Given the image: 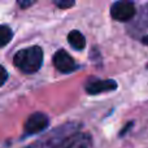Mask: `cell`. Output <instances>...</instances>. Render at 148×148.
<instances>
[{
    "mask_svg": "<svg viewBox=\"0 0 148 148\" xmlns=\"http://www.w3.org/2000/svg\"><path fill=\"white\" fill-rule=\"evenodd\" d=\"M55 5L60 9H68V8H72L75 5L74 0H55Z\"/></svg>",
    "mask_w": 148,
    "mask_h": 148,
    "instance_id": "obj_9",
    "label": "cell"
},
{
    "mask_svg": "<svg viewBox=\"0 0 148 148\" xmlns=\"http://www.w3.org/2000/svg\"><path fill=\"white\" fill-rule=\"evenodd\" d=\"M73 131L72 126H66L65 127V131L61 133L59 135V130H55L53 133L51 134V136H48L47 139H43V140H39L36 143L30 144L26 148H69L68 144L69 142V135Z\"/></svg>",
    "mask_w": 148,
    "mask_h": 148,
    "instance_id": "obj_2",
    "label": "cell"
},
{
    "mask_svg": "<svg viewBox=\"0 0 148 148\" xmlns=\"http://www.w3.org/2000/svg\"><path fill=\"white\" fill-rule=\"evenodd\" d=\"M68 40H69L70 46L77 51H82L86 47V38L84 35L78 30H72L68 35Z\"/></svg>",
    "mask_w": 148,
    "mask_h": 148,
    "instance_id": "obj_7",
    "label": "cell"
},
{
    "mask_svg": "<svg viewBox=\"0 0 148 148\" xmlns=\"http://www.w3.org/2000/svg\"><path fill=\"white\" fill-rule=\"evenodd\" d=\"M13 64L22 73H36L43 65V49L39 46L20 49L13 57Z\"/></svg>",
    "mask_w": 148,
    "mask_h": 148,
    "instance_id": "obj_1",
    "label": "cell"
},
{
    "mask_svg": "<svg viewBox=\"0 0 148 148\" xmlns=\"http://www.w3.org/2000/svg\"><path fill=\"white\" fill-rule=\"evenodd\" d=\"M135 4L133 1H116L110 7V16L120 22H127L135 16Z\"/></svg>",
    "mask_w": 148,
    "mask_h": 148,
    "instance_id": "obj_4",
    "label": "cell"
},
{
    "mask_svg": "<svg viewBox=\"0 0 148 148\" xmlns=\"http://www.w3.org/2000/svg\"><path fill=\"white\" fill-rule=\"evenodd\" d=\"M13 38V31L9 26L0 25V48L7 46Z\"/></svg>",
    "mask_w": 148,
    "mask_h": 148,
    "instance_id": "obj_8",
    "label": "cell"
},
{
    "mask_svg": "<svg viewBox=\"0 0 148 148\" xmlns=\"http://www.w3.org/2000/svg\"><path fill=\"white\" fill-rule=\"evenodd\" d=\"M49 125V118L46 113L36 112L33 113L30 117L26 120L25 126H23V133L26 136L35 135V134L43 133Z\"/></svg>",
    "mask_w": 148,
    "mask_h": 148,
    "instance_id": "obj_3",
    "label": "cell"
},
{
    "mask_svg": "<svg viewBox=\"0 0 148 148\" xmlns=\"http://www.w3.org/2000/svg\"><path fill=\"white\" fill-rule=\"evenodd\" d=\"M118 84L114 79H95L86 83L84 90L88 95H97L103 92H110L117 90Z\"/></svg>",
    "mask_w": 148,
    "mask_h": 148,
    "instance_id": "obj_6",
    "label": "cell"
},
{
    "mask_svg": "<svg viewBox=\"0 0 148 148\" xmlns=\"http://www.w3.org/2000/svg\"><path fill=\"white\" fill-rule=\"evenodd\" d=\"M142 43H143L144 46H148V34H147V35H144L143 38H142Z\"/></svg>",
    "mask_w": 148,
    "mask_h": 148,
    "instance_id": "obj_13",
    "label": "cell"
},
{
    "mask_svg": "<svg viewBox=\"0 0 148 148\" xmlns=\"http://www.w3.org/2000/svg\"><path fill=\"white\" fill-rule=\"evenodd\" d=\"M7 79H8V72L5 70L4 66H1V65H0V87H1L3 84L7 82Z\"/></svg>",
    "mask_w": 148,
    "mask_h": 148,
    "instance_id": "obj_10",
    "label": "cell"
},
{
    "mask_svg": "<svg viewBox=\"0 0 148 148\" xmlns=\"http://www.w3.org/2000/svg\"><path fill=\"white\" fill-rule=\"evenodd\" d=\"M131 127H133V122H129L127 125H126L125 127H123L122 130L120 131V134H118V136H123V135H125V133H126V131H127V130H130Z\"/></svg>",
    "mask_w": 148,
    "mask_h": 148,
    "instance_id": "obj_11",
    "label": "cell"
},
{
    "mask_svg": "<svg viewBox=\"0 0 148 148\" xmlns=\"http://www.w3.org/2000/svg\"><path fill=\"white\" fill-rule=\"evenodd\" d=\"M34 3H35L34 0H30V1H21L20 0V1H18V5H20L21 8H27V7H30V5H33Z\"/></svg>",
    "mask_w": 148,
    "mask_h": 148,
    "instance_id": "obj_12",
    "label": "cell"
},
{
    "mask_svg": "<svg viewBox=\"0 0 148 148\" xmlns=\"http://www.w3.org/2000/svg\"><path fill=\"white\" fill-rule=\"evenodd\" d=\"M52 61H53L55 68H56L60 73L69 74V73H72L74 70L78 69V65L75 64L74 59L65 51V49H59V51L53 55Z\"/></svg>",
    "mask_w": 148,
    "mask_h": 148,
    "instance_id": "obj_5",
    "label": "cell"
},
{
    "mask_svg": "<svg viewBox=\"0 0 148 148\" xmlns=\"http://www.w3.org/2000/svg\"><path fill=\"white\" fill-rule=\"evenodd\" d=\"M77 148H86L84 146H79V147H77Z\"/></svg>",
    "mask_w": 148,
    "mask_h": 148,
    "instance_id": "obj_14",
    "label": "cell"
}]
</instances>
